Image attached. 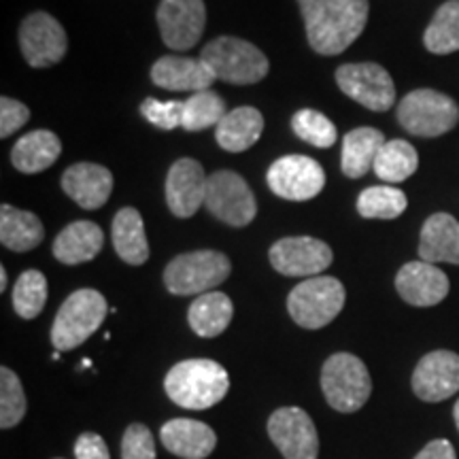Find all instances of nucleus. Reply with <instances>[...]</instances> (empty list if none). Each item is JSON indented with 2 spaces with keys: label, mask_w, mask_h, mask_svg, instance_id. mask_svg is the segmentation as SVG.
Returning <instances> with one entry per match:
<instances>
[{
  "label": "nucleus",
  "mask_w": 459,
  "mask_h": 459,
  "mask_svg": "<svg viewBox=\"0 0 459 459\" xmlns=\"http://www.w3.org/2000/svg\"><path fill=\"white\" fill-rule=\"evenodd\" d=\"M26 394L20 377L3 366L0 368V428H15L26 417Z\"/></svg>",
  "instance_id": "obj_35"
},
{
  "label": "nucleus",
  "mask_w": 459,
  "mask_h": 459,
  "mask_svg": "<svg viewBox=\"0 0 459 459\" xmlns=\"http://www.w3.org/2000/svg\"><path fill=\"white\" fill-rule=\"evenodd\" d=\"M453 417H455V423H457V429H459V400L455 402V409H453Z\"/></svg>",
  "instance_id": "obj_43"
},
{
  "label": "nucleus",
  "mask_w": 459,
  "mask_h": 459,
  "mask_svg": "<svg viewBox=\"0 0 459 459\" xmlns=\"http://www.w3.org/2000/svg\"><path fill=\"white\" fill-rule=\"evenodd\" d=\"M160 37L172 51H187L203 39L204 0H162L158 7Z\"/></svg>",
  "instance_id": "obj_15"
},
{
  "label": "nucleus",
  "mask_w": 459,
  "mask_h": 459,
  "mask_svg": "<svg viewBox=\"0 0 459 459\" xmlns=\"http://www.w3.org/2000/svg\"><path fill=\"white\" fill-rule=\"evenodd\" d=\"M62 153V143L51 130H34L22 136L11 149V164L24 175L51 169Z\"/></svg>",
  "instance_id": "obj_24"
},
{
  "label": "nucleus",
  "mask_w": 459,
  "mask_h": 459,
  "mask_svg": "<svg viewBox=\"0 0 459 459\" xmlns=\"http://www.w3.org/2000/svg\"><path fill=\"white\" fill-rule=\"evenodd\" d=\"M206 186L209 177L204 175L203 164L192 158L177 160L166 175V204L170 213L181 220L196 215L206 200Z\"/></svg>",
  "instance_id": "obj_16"
},
{
  "label": "nucleus",
  "mask_w": 459,
  "mask_h": 459,
  "mask_svg": "<svg viewBox=\"0 0 459 459\" xmlns=\"http://www.w3.org/2000/svg\"><path fill=\"white\" fill-rule=\"evenodd\" d=\"M385 136L377 128H355L342 141V172L349 179H359L375 166V160L385 145Z\"/></svg>",
  "instance_id": "obj_29"
},
{
  "label": "nucleus",
  "mask_w": 459,
  "mask_h": 459,
  "mask_svg": "<svg viewBox=\"0 0 459 459\" xmlns=\"http://www.w3.org/2000/svg\"><path fill=\"white\" fill-rule=\"evenodd\" d=\"M395 290L404 302L412 307H434L449 294V279L434 264L409 262L395 274Z\"/></svg>",
  "instance_id": "obj_18"
},
{
  "label": "nucleus",
  "mask_w": 459,
  "mask_h": 459,
  "mask_svg": "<svg viewBox=\"0 0 459 459\" xmlns=\"http://www.w3.org/2000/svg\"><path fill=\"white\" fill-rule=\"evenodd\" d=\"M273 268L285 277H319L332 266L334 254L330 245L313 237H287L268 251Z\"/></svg>",
  "instance_id": "obj_13"
},
{
  "label": "nucleus",
  "mask_w": 459,
  "mask_h": 459,
  "mask_svg": "<svg viewBox=\"0 0 459 459\" xmlns=\"http://www.w3.org/2000/svg\"><path fill=\"white\" fill-rule=\"evenodd\" d=\"M266 183L279 198L304 203V200L317 196L324 189L325 172L313 158L291 153V156L279 158L268 169Z\"/></svg>",
  "instance_id": "obj_12"
},
{
  "label": "nucleus",
  "mask_w": 459,
  "mask_h": 459,
  "mask_svg": "<svg viewBox=\"0 0 459 459\" xmlns=\"http://www.w3.org/2000/svg\"><path fill=\"white\" fill-rule=\"evenodd\" d=\"M264 132V115L255 107H238L226 113L217 124L215 139L230 153L247 152L254 147Z\"/></svg>",
  "instance_id": "obj_25"
},
{
  "label": "nucleus",
  "mask_w": 459,
  "mask_h": 459,
  "mask_svg": "<svg viewBox=\"0 0 459 459\" xmlns=\"http://www.w3.org/2000/svg\"><path fill=\"white\" fill-rule=\"evenodd\" d=\"M308 45L321 56H338L358 41L368 22V0H298Z\"/></svg>",
  "instance_id": "obj_1"
},
{
  "label": "nucleus",
  "mask_w": 459,
  "mask_h": 459,
  "mask_svg": "<svg viewBox=\"0 0 459 459\" xmlns=\"http://www.w3.org/2000/svg\"><path fill=\"white\" fill-rule=\"evenodd\" d=\"M336 83L349 99L370 111H389L395 102V85L392 74L375 62L342 65L336 71Z\"/></svg>",
  "instance_id": "obj_10"
},
{
  "label": "nucleus",
  "mask_w": 459,
  "mask_h": 459,
  "mask_svg": "<svg viewBox=\"0 0 459 459\" xmlns=\"http://www.w3.org/2000/svg\"><path fill=\"white\" fill-rule=\"evenodd\" d=\"M268 436L285 459H317L319 436L311 415L298 406L274 411L268 419Z\"/></svg>",
  "instance_id": "obj_14"
},
{
  "label": "nucleus",
  "mask_w": 459,
  "mask_h": 459,
  "mask_svg": "<svg viewBox=\"0 0 459 459\" xmlns=\"http://www.w3.org/2000/svg\"><path fill=\"white\" fill-rule=\"evenodd\" d=\"M426 49L436 56L459 51V0H446L423 34Z\"/></svg>",
  "instance_id": "obj_31"
},
{
  "label": "nucleus",
  "mask_w": 459,
  "mask_h": 459,
  "mask_svg": "<svg viewBox=\"0 0 459 459\" xmlns=\"http://www.w3.org/2000/svg\"><path fill=\"white\" fill-rule=\"evenodd\" d=\"M398 122L411 134L434 139L455 128L459 107L455 100L436 90H415L402 99Z\"/></svg>",
  "instance_id": "obj_8"
},
{
  "label": "nucleus",
  "mask_w": 459,
  "mask_h": 459,
  "mask_svg": "<svg viewBox=\"0 0 459 459\" xmlns=\"http://www.w3.org/2000/svg\"><path fill=\"white\" fill-rule=\"evenodd\" d=\"M152 82L158 88L169 91H192V94H196V91L211 90L217 77L200 57L196 60V57L183 56H162L152 66Z\"/></svg>",
  "instance_id": "obj_19"
},
{
  "label": "nucleus",
  "mask_w": 459,
  "mask_h": 459,
  "mask_svg": "<svg viewBox=\"0 0 459 459\" xmlns=\"http://www.w3.org/2000/svg\"><path fill=\"white\" fill-rule=\"evenodd\" d=\"M20 49L32 68L57 65L68 49L65 26L45 11L30 13L20 26Z\"/></svg>",
  "instance_id": "obj_11"
},
{
  "label": "nucleus",
  "mask_w": 459,
  "mask_h": 459,
  "mask_svg": "<svg viewBox=\"0 0 459 459\" xmlns=\"http://www.w3.org/2000/svg\"><path fill=\"white\" fill-rule=\"evenodd\" d=\"M226 102L217 91L204 90L196 91L183 102V119L181 128L187 132H200L206 128H217V124L226 117Z\"/></svg>",
  "instance_id": "obj_32"
},
{
  "label": "nucleus",
  "mask_w": 459,
  "mask_h": 459,
  "mask_svg": "<svg viewBox=\"0 0 459 459\" xmlns=\"http://www.w3.org/2000/svg\"><path fill=\"white\" fill-rule=\"evenodd\" d=\"M28 119H30V108L24 102L9 99V96L0 99V136L3 139H9L13 132L28 124Z\"/></svg>",
  "instance_id": "obj_39"
},
{
  "label": "nucleus",
  "mask_w": 459,
  "mask_h": 459,
  "mask_svg": "<svg viewBox=\"0 0 459 459\" xmlns=\"http://www.w3.org/2000/svg\"><path fill=\"white\" fill-rule=\"evenodd\" d=\"M321 389L332 409L355 412L368 402L372 394L370 372L358 355L334 353L321 368Z\"/></svg>",
  "instance_id": "obj_6"
},
{
  "label": "nucleus",
  "mask_w": 459,
  "mask_h": 459,
  "mask_svg": "<svg viewBox=\"0 0 459 459\" xmlns=\"http://www.w3.org/2000/svg\"><path fill=\"white\" fill-rule=\"evenodd\" d=\"M62 189L73 198L82 209L96 211L107 204L113 192L111 170L100 164L79 162L68 166L62 175Z\"/></svg>",
  "instance_id": "obj_20"
},
{
  "label": "nucleus",
  "mask_w": 459,
  "mask_h": 459,
  "mask_svg": "<svg viewBox=\"0 0 459 459\" xmlns=\"http://www.w3.org/2000/svg\"><path fill=\"white\" fill-rule=\"evenodd\" d=\"M74 457L77 459H111L107 443L100 434L83 432L74 443Z\"/></svg>",
  "instance_id": "obj_40"
},
{
  "label": "nucleus",
  "mask_w": 459,
  "mask_h": 459,
  "mask_svg": "<svg viewBox=\"0 0 459 459\" xmlns=\"http://www.w3.org/2000/svg\"><path fill=\"white\" fill-rule=\"evenodd\" d=\"M419 257L423 262H449L459 266V221L449 213L428 217L421 228Z\"/></svg>",
  "instance_id": "obj_23"
},
{
  "label": "nucleus",
  "mask_w": 459,
  "mask_h": 459,
  "mask_svg": "<svg viewBox=\"0 0 459 459\" xmlns=\"http://www.w3.org/2000/svg\"><path fill=\"white\" fill-rule=\"evenodd\" d=\"M291 128H294L298 139H302L304 143L317 149H328L338 139L336 126L324 113L315 111V108H302V111H298L294 119H291Z\"/></svg>",
  "instance_id": "obj_36"
},
{
  "label": "nucleus",
  "mask_w": 459,
  "mask_h": 459,
  "mask_svg": "<svg viewBox=\"0 0 459 459\" xmlns=\"http://www.w3.org/2000/svg\"><path fill=\"white\" fill-rule=\"evenodd\" d=\"M141 113L143 117H145L152 126H156V128L175 130L181 126L183 102L179 100L162 102L156 99H145V102L141 105Z\"/></svg>",
  "instance_id": "obj_37"
},
{
  "label": "nucleus",
  "mask_w": 459,
  "mask_h": 459,
  "mask_svg": "<svg viewBox=\"0 0 459 459\" xmlns=\"http://www.w3.org/2000/svg\"><path fill=\"white\" fill-rule=\"evenodd\" d=\"M164 389L181 409L204 411L226 398L230 377L226 368L213 359H186L169 370Z\"/></svg>",
  "instance_id": "obj_2"
},
{
  "label": "nucleus",
  "mask_w": 459,
  "mask_h": 459,
  "mask_svg": "<svg viewBox=\"0 0 459 459\" xmlns=\"http://www.w3.org/2000/svg\"><path fill=\"white\" fill-rule=\"evenodd\" d=\"M111 238L117 255L130 266H141L149 260V243L145 234V223L136 209L126 206L113 217Z\"/></svg>",
  "instance_id": "obj_26"
},
{
  "label": "nucleus",
  "mask_w": 459,
  "mask_h": 459,
  "mask_svg": "<svg viewBox=\"0 0 459 459\" xmlns=\"http://www.w3.org/2000/svg\"><path fill=\"white\" fill-rule=\"evenodd\" d=\"M162 445L181 459H206L217 446V434L203 421L170 419L160 429Z\"/></svg>",
  "instance_id": "obj_21"
},
{
  "label": "nucleus",
  "mask_w": 459,
  "mask_h": 459,
  "mask_svg": "<svg viewBox=\"0 0 459 459\" xmlns=\"http://www.w3.org/2000/svg\"><path fill=\"white\" fill-rule=\"evenodd\" d=\"M406 194L394 186L364 189L358 198V213L366 220H395L406 211Z\"/></svg>",
  "instance_id": "obj_33"
},
{
  "label": "nucleus",
  "mask_w": 459,
  "mask_h": 459,
  "mask_svg": "<svg viewBox=\"0 0 459 459\" xmlns=\"http://www.w3.org/2000/svg\"><path fill=\"white\" fill-rule=\"evenodd\" d=\"M105 245V232L94 221H73L54 240V257L66 266L94 260Z\"/></svg>",
  "instance_id": "obj_22"
},
{
  "label": "nucleus",
  "mask_w": 459,
  "mask_h": 459,
  "mask_svg": "<svg viewBox=\"0 0 459 459\" xmlns=\"http://www.w3.org/2000/svg\"><path fill=\"white\" fill-rule=\"evenodd\" d=\"M45 228L30 211L15 209L11 204L0 206V243L11 251H32L43 243Z\"/></svg>",
  "instance_id": "obj_27"
},
{
  "label": "nucleus",
  "mask_w": 459,
  "mask_h": 459,
  "mask_svg": "<svg viewBox=\"0 0 459 459\" xmlns=\"http://www.w3.org/2000/svg\"><path fill=\"white\" fill-rule=\"evenodd\" d=\"M344 287L334 277H311L287 296V311L300 328L319 330L332 324L344 307Z\"/></svg>",
  "instance_id": "obj_7"
},
{
  "label": "nucleus",
  "mask_w": 459,
  "mask_h": 459,
  "mask_svg": "<svg viewBox=\"0 0 459 459\" xmlns=\"http://www.w3.org/2000/svg\"><path fill=\"white\" fill-rule=\"evenodd\" d=\"M108 313L107 300L100 291L77 290L66 298L51 325V342L56 351H71L83 344L100 328Z\"/></svg>",
  "instance_id": "obj_3"
},
{
  "label": "nucleus",
  "mask_w": 459,
  "mask_h": 459,
  "mask_svg": "<svg viewBox=\"0 0 459 459\" xmlns=\"http://www.w3.org/2000/svg\"><path fill=\"white\" fill-rule=\"evenodd\" d=\"M234 315V304L221 291H206L189 304V328L203 338H215L228 328Z\"/></svg>",
  "instance_id": "obj_28"
},
{
  "label": "nucleus",
  "mask_w": 459,
  "mask_h": 459,
  "mask_svg": "<svg viewBox=\"0 0 459 459\" xmlns=\"http://www.w3.org/2000/svg\"><path fill=\"white\" fill-rule=\"evenodd\" d=\"M204 206L215 220L234 228L249 226L257 215L254 192L234 170H217L209 177Z\"/></svg>",
  "instance_id": "obj_9"
},
{
  "label": "nucleus",
  "mask_w": 459,
  "mask_h": 459,
  "mask_svg": "<svg viewBox=\"0 0 459 459\" xmlns=\"http://www.w3.org/2000/svg\"><path fill=\"white\" fill-rule=\"evenodd\" d=\"M200 60L209 65L220 82L232 85H251L268 74V57L254 43L238 37H217L204 45Z\"/></svg>",
  "instance_id": "obj_4"
},
{
  "label": "nucleus",
  "mask_w": 459,
  "mask_h": 459,
  "mask_svg": "<svg viewBox=\"0 0 459 459\" xmlns=\"http://www.w3.org/2000/svg\"><path fill=\"white\" fill-rule=\"evenodd\" d=\"M412 392L423 402H443L459 392V355L432 351L423 355L412 372Z\"/></svg>",
  "instance_id": "obj_17"
},
{
  "label": "nucleus",
  "mask_w": 459,
  "mask_h": 459,
  "mask_svg": "<svg viewBox=\"0 0 459 459\" xmlns=\"http://www.w3.org/2000/svg\"><path fill=\"white\" fill-rule=\"evenodd\" d=\"M57 459H62V457H57Z\"/></svg>",
  "instance_id": "obj_44"
},
{
  "label": "nucleus",
  "mask_w": 459,
  "mask_h": 459,
  "mask_svg": "<svg viewBox=\"0 0 459 459\" xmlns=\"http://www.w3.org/2000/svg\"><path fill=\"white\" fill-rule=\"evenodd\" d=\"M122 459H156V440L152 429L143 423H132L124 432Z\"/></svg>",
  "instance_id": "obj_38"
},
{
  "label": "nucleus",
  "mask_w": 459,
  "mask_h": 459,
  "mask_svg": "<svg viewBox=\"0 0 459 459\" xmlns=\"http://www.w3.org/2000/svg\"><path fill=\"white\" fill-rule=\"evenodd\" d=\"M232 273V264L221 251L200 249L177 255L164 271V285L175 296H203L215 291Z\"/></svg>",
  "instance_id": "obj_5"
},
{
  "label": "nucleus",
  "mask_w": 459,
  "mask_h": 459,
  "mask_svg": "<svg viewBox=\"0 0 459 459\" xmlns=\"http://www.w3.org/2000/svg\"><path fill=\"white\" fill-rule=\"evenodd\" d=\"M48 302V279L41 271H26L15 281L13 308L22 319H34L41 315Z\"/></svg>",
  "instance_id": "obj_34"
},
{
  "label": "nucleus",
  "mask_w": 459,
  "mask_h": 459,
  "mask_svg": "<svg viewBox=\"0 0 459 459\" xmlns=\"http://www.w3.org/2000/svg\"><path fill=\"white\" fill-rule=\"evenodd\" d=\"M7 290V271H4V266L0 268V291Z\"/></svg>",
  "instance_id": "obj_42"
},
{
  "label": "nucleus",
  "mask_w": 459,
  "mask_h": 459,
  "mask_svg": "<svg viewBox=\"0 0 459 459\" xmlns=\"http://www.w3.org/2000/svg\"><path fill=\"white\" fill-rule=\"evenodd\" d=\"M415 459H457V457H455V449H453L449 440L436 438L432 443L423 446V449L417 453Z\"/></svg>",
  "instance_id": "obj_41"
},
{
  "label": "nucleus",
  "mask_w": 459,
  "mask_h": 459,
  "mask_svg": "<svg viewBox=\"0 0 459 459\" xmlns=\"http://www.w3.org/2000/svg\"><path fill=\"white\" fill-rule=\"evenodd\" d=\"M417 166H419L417 149L412 147L409 141L394 139V141H387L385 145L381 147V152H378L372 169H375L377 177L381 181L400 183L409 179L411 175H415Z\"/></svg>",
  "instance_id": "obj_30"
}]
</instances>
